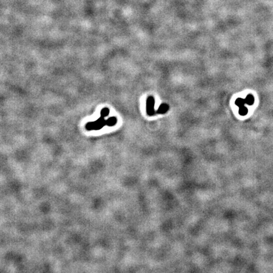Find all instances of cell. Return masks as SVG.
<instances>
[{"mask_svg": "<svg viewBox=\"0 0 273 273\" xmlns=\"http://www.w3.org/2000/svg\"><path fill=\"white\" fill-rule=\"evenodd\" d=\"M105 125H106V120H104V118L101 117L98 120L94 122H89L86 125V129L87 130H99L102 129Z\"/></svg>", "mask_w": 273, "mask_h": 273, "instance_id": "cell-1", "label": "cell"}, {"mask_svg": "<svg viewBox=\"0 0 273 273\" xmlns=\"http://www.w3.org/2000/svg\"><path fill=\"white\" fill-rule=\"evenodd\" d=\"M154 103L155 101L154 98L152 96L148 97L146 102V110L149 116H153L155 114Z\"/></svg>", "mask_w": 273, "mask_h": 273, "instance_id": "cell-2", "label": "cell"}, {"mask_svg": "<svg viewBox=\"0 0 273 273\" xmlns=\"http://www.w3.org/2000/svg\"><path fill=\"white\" fill-rule=\"evenodd\" d=\"M169 110V106L166 104H161V106H160V108H158V110H157V113L160 114H164L165 113H166Z\"/></svg>", "mask_w": 273, "mask_h": 273, "instance_id": "cell-3", "label": "cell"}, {"mask_svg": "<svg viewBox=\"0 0 273 273\" xmlns=\"http://www.w3.org/2000/svg\"><path fill=\"white\" fill-rule=\"evenodd\" d=\"M245 101L247 104L249 105V106H252L254 103V97L252 94H248L245 99Z\"/></svg>", "mask_w": 273, "mask_h": 273, "instance_id": "cell-4", "label": "cell"}, {"mask_svg": "<svg viewBox=\"0 0 273 273\" xmlns=\"http://www.w3.org/2000/svg\"><path fill=\"white\" fill-rule=\"evenodd\" d=\"M246 104L245 99H242V98H238L236 99L235 101V104L237 106H238L239 108L245 106V104Z\"/></svg>", "mask_w": 273, "mask_h": 273, "instance_id": "cell-5", "label": "cell"}, {"mask_svg": "<svg viewBox=\"0 0 273 273\" xmlns=\"http://www.w3.org/2000/svg\"><path fill=\"white\" fill-rule=\"evenodd\" d=\"M117 123V118L116 117H111L106 120V125L108 126H113Z\"/></svg>", "mask_w": 273, "mask_h": 273, "instance_id": "cell-6", "label": "cell"}, {"mask_svg": "<svg viewBox=\"0 0 273 273\" xmlns=\"http://www.w3.org/2000/svg\"><path fill=\"white\" fill-rule=\"evenodd\" d=\"M248 108L245 106L239 108V114L241 116H245L248 113Z\"/></svg>", "mask_w": 273, "mask_h": 273, "instance_id": "cell-7", "label": "cell"}, {"mask_svg": "<svg viewBox=\"0 0 273 273\" xmlns=\"http://www.w3.org/2000/svg\"><path fill=\"white\" fill-rule=\"evenodd\" d=\"M109 113H110V110L107 108H104L101 111V117H102L104 118L108 116Z\"/></svg>", "mask_w": 273, "mask_h": 273, "instance_id": "cell-8", "label": "cell"}]
</instances>
